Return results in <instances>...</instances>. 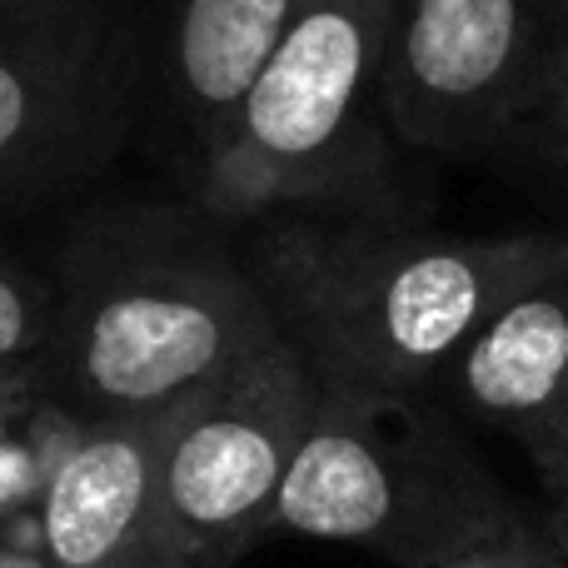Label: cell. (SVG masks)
Listing matches in <instances>:
<instances>
[{
  "label": "cell",
  "mask_w": 568,
  "mask_h": 568,
  "mask_svg": "<svg viewBox=\"0 0 568 568\" xmlns=\"http://www.w3.org/2000/svg\"><path fill=\"white\" fill-rule=\"evenodd\" d=\"M499 160H524L539 175H554L568 185V50L554 70L549 90L539 95V105L519 120L509 140H504Z\"/></svg>",
  "instance_id": "12"
},
{
  "label": "cell",
  "mask_w": 568,
  "mask_h": 568,
  "mask_svg": "<svg viewBox=\"0 0 568 568\" xmlns=\"http://www.w3.org/2000/svg\"><path fill=\"white\" fill-rule=\"evenodd\" d=\"M0 534H6V529H0Z\"/></svg>",
  "instance_id": "18"
},
{
  "label": "cell",
  "mask_w": 568,
  "mask_h": 568,
  "mask_svg": "<svg viewBox=\"0 0 568 568\" xmlns=\"http://www.w3.org/2000/svg\"><path fill=\"white\" fill-rule=\"evenodd\" d=\"M135 75L120 0H0V215L70 190L115 155Z\"/></svg>",
  "instance_id": "6"
},
{
  "label": "cell",
  "mask_w": 568,
  "mask_h": 568,
  "mask_svg": "<svg viewBox=\"0 0 568 568\" xmlns=\"http://www.w3.org/2000/svg\"><path fill=\"white\" fill-rule=\"evenodd\" d=\"M314 409L320 379L280 339L170 414L160 459L165 568H235L275 539Z\"/></svg>",
  "instance_id": "5"
},
{
  "label": "cell",
  "mask_w": 568,
  "mask_h": 568,
  "mask_svg": "<svg viewBox=\"0 0 568 568\" xmlns=\"http://www.w3.org/2000/svg\"><path fill=\"white\" fill-rule=\"evenodd\" d=\"M434 399L509 434L524 454L559 429L568 414V260L489 314L434 384Z\"/></svg>",
  "instance_id": "9"
},
{
  "label": "cell",
  "mask_w": 568,
  "mask_h": 568,
  "mask_svg": "<svg viewBox=\"0 0 568 568\" xmlns=\"http://www.w3.org/2000/svg\"><path fill=\"white\" fill-rule=\"evenodd\" d=\"M300 10L304 0H175L165 36V105L195 160L220 140Z\"/></svg>",
  "instance_id": "10"
},
{
  "label": "cell",
  "mask_w": 568,
  "mask_h": 568,
  "mask_svg": "<svg viewBox=\"0 0 568 568\" xmlns=\"http://www.w3.org/2000/svg\"><path fill=\"white\" fill-rule=\"evenodd\" d=\"M434 568H568V559L559 554V544L549 539L544 519L519 514V519H509L504 529L484 534L479 544L449 554V559H439Z\"/></svg>",
  "instance_id": "13"
},
{
  "label": "cell",
  "mask_w": 568,
  "mask_h": 568,
  "mask_svg": "<svg viewBox=\"0 0 568 568\" xmlns=\"http://www.w3.org/2000/svg\"><path fill=\"white\" fill-rule=\"evenodd\" d=\"M280 339L225 220L160 200L100 210L55 265L50 399L80 419L170 414Z\"/></svg>",
  "instance_id": "2"
},
{
  "label": "cell",
  "mask_w": 568,
  "mask_h": 568,
  "mask_svg": "<svg viewBox=\"0 0 568 568\" xmlns=\"http://www.w3.org/2000/svg\"><path fill=\"white\" fill-rule=\"evenodd\" d=\"M55 270L0 255V364H50Z\"/></svg>",
  "instance_id": "11"
},
{
  "label": "cell",
  "mask_w": 568,
  "mask_h": 568,
  "mask_svg": "<svg viewBox=\"0 0 568 568\" xmlns=\"http://www.w3.org/2000/svg\"><path fill=\"white\" fill-rule=\"evenodd\" d=\"M0 568H55L40 544H16L10 534H0Z\"/></svg>",
  "instance_id": "16"
},
{
  "label": "cell",
  "mask_w": 568,
  "mask_h": 568,
  "mask_svg": "<svg viewBox=\"0 0 568 568\" xmlns=\"http://www.w3.org/2000/svg\"><path fill=\"white\" fill-rule=\"evenodd\" d=\"M519 519L459 414L409 389H320L275 539L354 544L394 568H434Z\"/></svg>",
  "instance_id": "4"
},
{
  "label": "cell",
  "mask_w": 568,
  "mask_h": 568,
  "mask_svg": "<svg viewBox=\"0 0 568 568\" xmlns=\"http://www.w3.org/2000/svg\"><path fill=\"white\" fill-rule=\"evenodd\" d=\"M399 0H304L220 140L195 160V205L225 225L270 215L409 220L389 120Z\"/></svg>",
  "instance_id": "3"
},
{
  "label": "cell",
  "mask_w": 568,
  "mask_h": 568,
  "mask_svg": "<svg viewBox=\"0 0 568 568\" xmlns=\"http://www.w3.org/2000/svg\"><path fill=\"white\" fill-rule=\"evenodd\" d=\"M544 529H549V539L559 544V554L568 559V504H549V514H544Z\"/></svg>",
  "instance_id": "17"
},
{
  "label": "cell",
  "mask_w": 568,
  "mask_h": 568,
  "mask_svg": "<svg viewBox=\"0 0 568 568\" xmlns=\"http://www.w3.org/2000/svg\"><path fill=\"white\" fill-rule=\"evenodd\" d=\"M568 50V0H399L389 120L404 150L499 160Z\"/></svg>",
  "instance_id": "7"
},
{
  "label": "cell",
  "mask_w": 568,
  "mask_h": 568,
  "mask_svg": "<svg viewBox=\"0 0 568 568\" xmlns=\"http://www.w3.org/2000/svg\"><path fill=\"white\" fill-rule=\"evenodd\" d=\"M170 414L70 419L36 509V544L55 568H165L160 459Z\"/></svg>",
  "instance_id": "8"
},
{
  "label": "cell",
  "mask_w": 568,
  "mask_h": 568,
  "mask_svg": "<svg viewBox=\"0 0 568 568\" xmlns=\"http://www.w3.org/2000/svg\"><path fill=\"white\" fill-rule=\"evenodd\" d=\"M40 399H50L45 364H0V424H10Z\"/></svg>",
  "instance_id": "14"
},
{
  "label": "cell",
  "mask_w": 568,
  "mask_h": 568,
  "mask_svg": "<svg viewBox=\"0 0 568 568\" xmlns=\"http://www.w3.org/2000/svg\"><path fill=\"white\" fill-rule=\"evenodd\" d=\"M275 324L320 389L434 394L504 300L559 270L568 235H444L414 220L270 215L245 240Z\"/></svg>",
  "instance_id": "1"
},
{
  "label": "cell",
  "mask_w": 568,
  "mask_h": 568,
  "mask_svg": "<svg viewBox=\"0 0 568 568\" xmlns=\"http://www.w3.org/2000/svg\"><path fill=\"white\" fill-rule=\"evenodd\" d=\"M529 464L539 474V489L549 494V504H568V414L549 439L529 449Z\"/></svg>",
  "instance_id": "15"
}]
</instances>
